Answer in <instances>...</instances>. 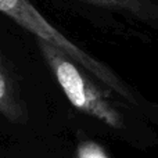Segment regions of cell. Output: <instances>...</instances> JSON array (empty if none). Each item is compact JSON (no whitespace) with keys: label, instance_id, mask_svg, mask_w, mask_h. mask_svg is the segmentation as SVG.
Returning a JSON list of instances; mask_svg holds the SVG:
<instances>
[{"label":"cell","instance_id":"cell-1","mask_svg":"<svg viewBox=\"0 0 158 158\" xmlns=\"http://www.w3.org/2000/svg\"><path fill=\"white\" fill-rule=\"evenodd\" d=\"M36 43L57 83L75 108L112 129L123 128L121 112L107 100L103 92L86 75L85 69L58 47L42 39H36Z\"/></svg>","mask_w":158,"mask_h":158},{"label":"cell","instance_id":"cell-2","mask_svg":"<svg viewBox=\"0 0 158 158\" xmlns=\"http://www.w3.org/2000/svg\"><path fill=\"white\" fill-rule=\"evenodd\" d=\"M0 115L10 122H22L27 118V108L19 94L13 72L0 54Z\"/></svg>","mask_w":158,"mask_h":158},{"label":"cell","instance_id":"cell-3","mask_svg":"<svg viewBox=\"0 0 158 158\" xmlns=\"http://www.w3.org/2000/svg\"><path fill=\"white\" fill-rule=\"evenodd\" d=\"M107 10L132 14L137 18H150V7L147 0H82Z\"/></svg>","mask_w":158,"mask_h":158},{"label":"cell","instance_id":"cell-4","mask_svg":"<svg viewBox=\"0 0 158 158\" xmlns=\"http://www.w3.org/2000/svg\"><path fill=\"white\" fill-rule=\"evenodd\" d=\"M78 158H108L104 150L93 142H85L78 148Z\"/></svg>","mask_w":158,"mask_h":158},{"label":"cell","instance_id":"cell-5","mask_svg":"<svg viewBox=\"0 0 158 158\" xmlns=\"http://www.w3.org/2000/svg\"><path fill=\"white\" fill-rule=\"evenodd\" d=\"M15 2L17 0H0V13L8 17V14H10V11L13 10Z\"/></svg>","mask_w":158,"mask_h":158}]
</instances>
